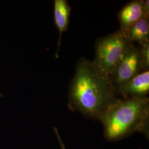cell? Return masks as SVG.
Returning a JSON list of instances; mask_svg holds the SVG:
<instances>
[{
  "label": "cell",
  "instance_id": "cell-12",
  "mask_svg": "<svg viewBox=\"0 0 149 149\" xmlns=\"http://www.w3.org/2000/svg\"><path fill=\"white\" fill-rule=\"evenodd\" d=\"M0 96H2V95H1V94H0Z\"/></svg>",
  "mask_w": 149,
  "mask_h": 149
},
{
  "label": "cell",
  "instance_id": "cell-2",
  "mask_svg": "<svg viewBox=\"0 0 149 149\" xmlns=\"http://www.w3.org/2000/svg\"><path fill=\"white\" fill-rule=\"evenodd\" d=\"M101 122L105 138L118 141L135 132H149V100L143 98H119L102 113Z\"/></svg>",
  "mask_w": 149,
  "mask_h": 149
},
{
  "label": "cell",
  "instance_id": "cell-3",
  "mask_svg": "<svg viewBox=\"0 0 149 149\" xmlns=\"http://www.w3.org/2000/svg\"><path fill=\"white\" fill-rule=\"evenodd\" d=\"M132 44L120 30L98 39L95 44V58L91 61L97 73L109 79L113 70Z\"/></svg>",
  "mask_w": 149,
  "mask_h": 149
},
{
  "label": "cell",
  "instance_id": "cell-4",
  "mask_svg": "<svg viewBox=\"0 0 149 149\" xmlns=\"http://www.w3.org/2000/svg\"><path fill=\"white\" fill-rule=\"evenodd\" d=\"M142 71L141 48L133 43L113 70L109 79L117 91Z\"/></svg>",
  "mask_w": 149,
  "mask_h": 149
},
{
  "label": "cell",
  "instance_id": "cell-10",
  "mask_svg": "<svg viewBox=\"0 0 149 149\" xmlns=\"http://www.w3.org/2000/svg\"><path fill=\"white\" fill-rule=\"evenodd\" d=\"M144 17L149 19V1L145 0L143 2Z\"/></svg>",
  "mask_w": 149,
  "mask_h": 149
},
{
  "label": "cell",
  "instance_id": "cell-6",
  "mask_svg": "<svg viewBox=\"0 0 149 149\" xmlns=\"http://www.w3.org/2000/svg\"><path fill=\"white\" fill-rule=\"evenodd\" d=\"M143 0H134L128 2L118 13L120 31L125 32L130 27L144 17Z\"/></svg>",
  "mask_w": 149,
  "mask_h": 149
},
{
  "label": "cell",
  "instance_id": "cell-9",
  "mask_svg": "<svg viewBox=\"0 0 149 149\" xmlns=\"http://www.w3.org/2000/svg\"><path fill=\"white\" fill-rule=\"evenodd\" d=\"M141 59L143 62V71L148 70L149 68V43L140 47Z\"/></svg>",
  "mask_w": 149,
  "mask_h": 149
},
{
  "label": "cell",
  "instance_id": "cell-1",
  "mask_svg": "<svg viewBox=\"0 0 149 149\" xmlns=\"http://www.w3.org/2000/svg\"><path fill=\"white\" fill-rule=\"evenodd\" d=\"M117 95L110 79L98 74L91 61L84 58L78 61L68 91L70 109L98 119Z\"/></svg>",
  "mask_w": 149,
  "mask_h": 149
},
{
  "label": "cell",
  "instance_id": "cell-8",
  "mask_svg": "<svg viewBox=\"0 0 149 149\" xmlns=\"http://www.w3.org/2000/svg\"><path fill=\"white\" fill-rule=\"evenodd\" d=\"M129 40L139 44L140 47L149 43V19L143 17L124 32Z\"/></svg>",
  "mask_w": 149,
  "mask_h": 149
},
{
  "label": "cell",
  "instance_id": "cell-5",
  "mask_svg": "<svg viewBox=\"0 0 149 149\" xmlns=\"http://www.w3.org/2000/svg\"><path fill=\"white\" fill-rule=\"evenodd\" d=\"M149 92V70L142 71L117 90L123 98H146Z\"/></svg>",
  "mask_w": 149,
  "mask_h": 149
},
{
  "label": "cell",
  "instance_id": "cell-11",
  "mask_svg": "<svg viewBox=\"0 0 149 149\" xmlns=\"http://www.w3.org/2000/svg\"><path fill=\"white\" fill-rule=\"evenodd\" d=\"M54 132H55V133L57 139H58V141H59V143H60V145L61 149H66V147H65V145H64V143H63V141H62V139H61V137H60V136L59 131L58 130V129H57L56 128H54Z\"/></svg>",
  "mask_w": 149,
  "mask_h": 149
},
{
  "label": "cell",
  "instance_id": "cell-7",
  "mask_svg": "<svg viewBox=\"0 0 149 149\" xmlns=\"http://www.w3.org/2000/svg\"><path fill=\"white\" fill-rule=\"evenodd\" d=\"M71 8L67 0H55L54 2V19L59 33L58 47L61 43L62 34L68 29Z\"/></svg>",
  "mask_w": 149,
  "mask_h": 149
}]
</instances>
